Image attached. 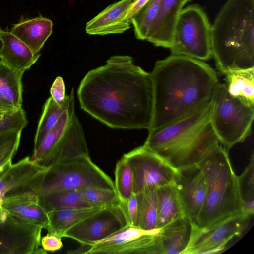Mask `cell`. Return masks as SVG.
I'll return each instance as SVG.
<instances>
[{
    "mask_svg": "<svg viewBox=\"0 0 254 254\" xmlns=\"http://www.w3.org/2000/svg\"><path fill=\"white\" fill-rule=\"evenodd\" d=\"M38 197L40 204L47 213L65 209L95 207L83 198L78 190L53 191Z\"/></svg>",
    "mask_w": 254,
    "mask_h": 254,
    "instance_id": "obj_26",
    "label": "cell"
},
{
    "mask_svg": "<svg viewBox=\"0 0 254 254\" xmlns=\"http://www.w3.org/2000/svg\"><path fill=\"white\" fill-rule=\"evenodd\" d=\"M28 123L24 110L0 111V134L13 130H22Z\"/></svg>",
    "mask_w": 254,
    "mask_h": 254,
    "instance_id": "obj_36",
    "label": "cell"
},
{
    "mask_svg": "<svg viewBox=\"0 0 254 254\" xmlns=\"http://www.w3.org/2000/svg\"><path fill=\"white\" fill-rule=\"evenodd\" d=\"M138 204L137 227L144 230L157 228V188H150L135 193Z\"/></svg>",
    "mask_w": 254,
    "mask_h": 254,
    "instance_id": "obj_30",
    "label": "cell"
},
{
    "mask_svg": "<svg viewBox=\"0 0 254 254\" xmlns=\"http://www.w3.org/2000/svg\"><path fill=\"white\" fill-rule=\"evenodd\" d=\"M61 237L53 234L48 233L42 238L41 244L46 251L55 252L63 246Z\"/></svg>",
    "mask_w": 254,
    "mask_h": 254,
    "instance_id": "obj_39",
    "label": "cell"
},
{
    "mask_svg": "<svg viewBox=\"0 0 254 254\" xmlns=\"http://www.w3.org/2000/svg\"><path fill=\"white\" fill-rule=\"evenodd\" d=\"M182 9L180 0H161L146 40L155 46L170 49L177 19Z\"/></svg>",
    "mask_w": 254,
    "mask_h": 254,
    "instance_id": "obj_19",
    "label": "cell"
},
{
    "mask_svg": "<svg viewBox=\"0 0 254 254\" xmlns=\"http://www.w3.org/2000/svg\"><path fill=\"white\" fill-rule=\"evenodd\" d=\"M42 229L22 222L7 214L4 220L0 223V254H47L43 248H40Z\"/></svg>",
    "mask_w": 254,
    "mask_h": 254,
    "instance_id": "obj_14",
    "label": "cell"
},
{
    "mask_svg": "<svg viewBox=\"0 0 254 254\" xmlns=\"http://www.w3.org/2000/svg\"><path fill=\"white\" fill-rule=\"evenodd\" d=\"M239 195L245 214L252 216L254 214V155L253 152L250 162L243 172L237 176Z\"/></svg>",
    "mask_w": 254,
    "mask_h": 254,
    "instance_id": "obj_31",
    "label": "cell"
},
{
    "mask_svg": "<svg viewBox=\"0 0 254 254\" xmlns=\"http://www.w3.org/2000/svg\"><path fill=\"white\" fill-rule=\"evenodd\" d=\"M89 155L82 127L75 113L63 136L39 164L49 167L76 157Z\"/></svg>",
    "mask_w": 254,
    "mask_h": 254,
    "instance_id": "obj_16",
    "label": "cell"
},
{
    "mask_svg": "<svg viewBox=\"0 0 254 254\" xmlns=\"http://www.w3.org/2000/svg\"><path fill=\"white\" fill-rule=\"evenodd\" d=\"M21 132L13 130L0 134V172L12 164L19 146Z\"/></svg>",
    "mask_w": 254,
    "mask_h": 254,
    "instance_id": "obj_34",
    "label": "cell"
},
{
    "mask_svg": "<svg viewBox=\"0 0 254 254\" xmlns=\"http://www.w3.org/2000/svg\"><path fill=\"white\" fill-rule=\"evenodd\" d=\"M89 187L115 190L111 178L92 161L89 155L82 156L47 167L36 193L40 195Z\"/></svg>",
    "mask_w": 254,
    "mask_h": 254,
    "instance_id": "obj_7",
    "label": "cell"
},
{
    "mask_svg": "<svg viewBox=\"0 0 254 254\" xmlns=\"http://www.w3.org/2000/svg\"><path fill=\"white\" fill-rule=\"evenodd\" d=\"M69 107L61 115L55 125L48 132L38 148L33 151L31 159L41 163L50 153L59 140L63 136L68 127L74 111V89L71 91Z\"/></svg>",
    "mask_w": 254,
    "mask_h": 254,
    "instance_id": "obj_25",
    "label": "cell"
},
{
    "mask_svg": "<svg viewBox=\"0 0 254 254\" xmlns=\"http://www.w3.org/2000/svg\"><path fill=\"white\" fill-rule=\"evenodd\" d=\"M51 97L57 103L63 104L65 99V87L63 79L58 76L53 82L50 89Z\"/></svg>",
    "mask_w": 254,
    "mask_h": 254,
    "instance_id": "obj_38",
    "label": "cell"
},
{
    "mask_svg": "<svg viewBox=\"0 0 254 254\" xmlns=\"http://www.w3.org/2000/svg\"><path fill=\"white\" fill-rule=\"evenodd\" d=\"M133 0H121L114 3L88 21L85 31L89 35H105L122 33L130 28L127 16Z\"/></svg>",
    "mask_w": 254,
    "mask_h": 254,
    "instance_id": "obj_18",
    "label": "cell"
},
{
    "mask_svg": "<svg viewBox=\"0 0 254 254\" xmlns=\"http://www.w3.org/2000/svg\"><path fill=\"white\" fill-rule=\"evenodd\" d=\"M83 198L93 206H104L119 202L115 190L89 187L78 190Z\"/></svg>",
    "mask_w": 254,
    "mask_h": 254,
    "instance_id": "obj_35",
    "label": "cell"
},
{
    "mask_svg": "<svg viewBox=\"0 0 254 254\" xmlns=\"http://www.w3.org/2000/svg\"><path fill=\"white\" fill-rule=\"evenodd\" d=\"M47 168L27 156L0 172V212L3 210L5 198L28 191L36 192Z\"/></svg>",
    "mask_w": 254,
    "mask_h": 254,
    "instance_id": "obj_15",
    "label": "cell"
},
{
    "mask_svg": "<svg viewBox=\"0 0 254 254\" xmlns=\"http://www.w3.org/2000/svg\"><path fill=\"white\" fill-rule=\"evenodd\" d=\"M207 182L204 204L194 227L200 229L243 212L237 176L226 149L218 144L197 164Z\"/></svg>",
    "mask_w": 254,
    "mask_h": 254,
    "instance_id": "obj_5",
    "label": "cell"
},
{
    "mask_svg": "<svg viewBox=\"0 0 254 254\" xmlns=\"http://www.w3.org/2000/svg\"><path fill=\"white\" fill-rule=\"evenodd\" d=\"M193 225L183 216L159 228L158 235L164 254H184L190 242Z\"/></svg>",
    "mask_w": 254,
    "mask_h": 254,
    "instance_id": "obj_22",
    "label": "cell"
},
{
    "mask_svg": "<svg viewBox=\"0 0 254 254\" xmlns=\"http://www.w3.org/2000/svg\"><path fill=\"white\" fill-rule=\"evenodd\" d=\"M77 94L83 110L111 128L148 130L151 126L150 72L135 64L130 56H111L105 64L89 71Z\"/></svg>",
    "mask_w": 254,
    "mask_h": 254,
    "instance_id": "obj_1",
    "label": "cell"
},
{
    "mask_svg": "<svg viewBox=\"0 0 254 254\" xmlns=\"http://www.w3.org/2000/svg\"><path fill=\"white\" fill-rule=\"evenodd\" d=\"M2 209L9 216L22 222L46 229L49 220L47 212L40 204L38 195L28 191L5 198Z\"/></svg>",
    "mask_w": 254,
    "mask_h": 254,
    "instance_id": "obj_17",
    "label": "cell"
},
{
    "mask_svg": "<svg viewBox=\"0 0 254 254\" xmlns=\"http://www.w3.org/2000/svg\"><path fill=\"white\" fill-rule=\"evenodd\" d=\"M71 96V93L66 95L64 102L62 104L56 103L51 97L46 100L34 138V151L38 148L48 132L55 125L63 113L68 109Z\"/></svg>",
    "mask_w": 254,
    "mask_h": 254,
    "instance_id": "obj_28",
    "label": "cell"
},
{
    "mask_svg": "<svg viewBox=\"0 0 254 254\" xmlns=\"http://www.w3.org/2000/svg\"><path fill=\"white\" fill-rule=\"evenodd\" d=\"M211 102L148 134L143 145L176 170L198 164L220 144L210 123Z\"/></svg>",
    "mask_w": 254,
    "mask_h": 254,
    "instance_id": "obj_3",
    "label": "cell"
},
{
    "mask_svg": "<svg viewBox=\"0 0 254 254\" xmlns=\"http://www.w3.org/2000/svg\"><path fill=\"white\" fill-rule=\"evenodd\" d=\"M224 75V83L231 96L254 104V68L231 71Z\"/></svg>",
    "mask_w": 254,
    "mask_h": 254,
    "instance_id": "obj_27",
    "label": "cell"
},
{
    "mask_svg": "<svg viewBox=\"0 0 254 254\" xmlns=\"http://www.w3.org/2000/svg\"><path fill=\"white\" fill-rule=\"evenodd\" d=\"M114 175L115 190L120 203L124 204L133 192V180L129 164L123 156L116 163Z\"/></svg>",
    "mask_w": 254,
    "mask_h": 254,
    "instance_id": "obj_33",
    "label": "cell"
},
{
    "mask_svg": "<svg viewBox=\"0 0 254 254\" xmlns=\"http://www.w3.org/2000/svg\"><path fill=\"white\" fill-rule=\"evenodd\" d=\"M0 108L7 110H13L18 109L15 108L0 91Z\"/></svg>",
    "mask_w": 254,
    "mask_h": 254,
    "instance_id": "obj_41",
    "label": "cell"
},
{
    "mask_svg": "<svg viewBox=\"0 0 254 254\" xmlns=\"http://www.w3.org/2000/svg\"><path fill=\"white\" fill-rule=\"evenodd\" d=\"M23 75L0 60V91L17 109L22 108Z\"/></svg>",
    "mask_w": 254,
    "mask_h": 254,
    "instance_id": "obj_29",
    "label": "cell"
},
{
    "mask_svg": "<svg viewBox=\"0 0 254 254\" xmlns=\"http://www.w3.org/2000/svg\"><path fill=\"white\" fill-rule=\"evenodd\" d=\"M157 198V228H161L173 220L185 216L173 182L158 187Z\"/></svg>",
    "mask_w": 254,
    "mask_h": 254,
    "instance_id": "obj_23",
    "label": "cell"
},
{
    "mask_svg": "<svg viewBox=\"0 0 254 254\" xmlns=\"http://www.w3.org/2000/svg\"><path fill=\"white\" fill-rule=\"evenodd\" d=\"M105 206L65 209L47 212L48 233L64 237L70 228Z\"/></svg>",
    "mask_w": 254,
    "mask_h": 254,
    "instance_id": "obj_24",
    "label": "cell"
},
{
    "mask_svg": "<svg viewBox=\"0 0 254 254\" xmlns=\"http://www.w3.org/2000/svg\"></svg>",
    "mask_w": 254,
    "mask_h": 254,
    "instance_id": "obj_44",
    "label": "cell"
},
{
    "mask_svg": "<svg viewBox=\"0 0 254 254\" xmlns=\"http://www.w3.org/2000/svg\"><path fill=\"white\" fill-rule=\"evenodd\" d=\"M192 0H180V4L182 8H184V6L189 3V2L192 1Z\"/></svg>",
    "mask_w": 254,
    "mask_h": 254,
    "instance_id": "obj_42",
    "label": "cell"
},
{
    "mask_svg": "<svg viewBox=\"0 0 254 254\" xmlns=\"http://www.w3.org/2000/svg\"><path fill=\"white\" fill-rule=\"evenodd\" d=\"M150 74L153 111L148 134L210 104L219 83L217 73L205 62L180 55L157 61Z\"/></svg>",
    "mask_w": 254,
    "mask_h": 254,
    "instance_id": "obj_2",
    "label": "cell"
},
{
    "mask_svg": "<svg viewBox=\"0 0 254 254\" xmlns=\"http://www.w3.org/2000/svg\"><path fill=\"white\" fill-rule=\"evenodd\" d=\"M173 183L184 216L194 227L206 195V178L197 164L176 170Z\"/></svg>",
    "mask_w": 254,
    "mask_h": 254,
    "instance_id": "obj_13",
    "label": "cell"
},
{
    "mask_svg": "<svg viewBox=\"0 0 254 254\" xmlns=\"http://www.w3.org/2000/svg\"><path fill=\"white\" fill-rule=\"evenodd\" d=\"M123 156L131 169L133 192L173 182L176 170L143 145Z\"/></svg>",
    "mask_w": 254,
    "mask_h": 254,
    "instance_id": "obj_11",
    "label": "cell"
},
{
    "mask_svg": "<svg viewBox=\"0 0 254 254\" xmlns=\"http://www.w3.org/2000/svg\"><path fill=\"white\" fill-rule=\"evenodd\" d=\"M161 0H150L131 18L135 37L146 40L156 17Z\"/></svg>",
    "mask_w": 254,
    "mask_h": 254,
    "instance_id": "obj_32",
    "label": "cell"
},
{
    "mask_svg": "<svg viewBox=\"0 0 254 254\" xmlns=\"http://www.w3.org/2000/svg\"><path fill=\"white\" fill-rule=\"evenodd\" d=\"M251 217L241 212L202 228L193 227L190 242L184 254L223 252L230 241L241 237L245 232Z\"/></svg>",
    "mask_w": 254,
    "mask_h": 254,
    "instance_id": "obj_10",
    "label": "cell"
},
{
    "mask_svg": "<svg viewBox=\"0 0 254 254\" xmlns=\"http://www.w3.org/2000/svg\"><path fill=\"white\" fill-rule=\"evenodd\" d=\"M129 225L120 202L106 206L68 230L64 237L89 245L105 239Z\"/></svg>",
    "mask_w": 254,
    "mask_h": 254,
    "instance_id": "obj_12",
    "label": "cell"
},
{
    "mask_svg": "<svg viewBox=\"0 0 254 254\" xmlns=\"http://www.w3.org/2000/svg\"><path fill=\"white\" fill-rule=\"evenodd\" d=\"M254 104L231 96L225 83H218L211 100V126L226 149L243 142L250 135Z\"/></svg>",
    "mask_w": 254,
    "mask_h": 254,
    "instance_id": "obj_6",
    "label": "cell"
},
{
    "mask_svg": "<svg viewBox=\"0 0 254 254\" xmlns=\"http://www.w3.org/2000/svg\"><path fill=\"white\" fill-rule=\"evenodd\" d=\"M159 229L144 230L128 225L114 235L67 253L86 254H164Z\"/></svg>",
    "mask_w": 254,
    "mask_h": 254,
    "instance_id": "obj_9",
    "label": "cell"
},
{
    "mask_svg": "<svg viewBox=\"0 0 254 254\" xmlns=\"http://www.w3.org/2000/svg\"><path fill=\"white\" fill-rule=\"evenodd\" d=\"M211 33V25L201 6L183 8L176 23L171 54L208 60L212 57Z\"/></svg>",
    "mask_w": 254,
    "mask_h": 254,
    "instance_id": "obj_8",
    "label": "cell"
},
{
    "mask_svg": "<svg viewBox=\"0 0 254 254\" xmlns=\"http://www.w3.org/2000/svg\"><path fill=\"white\" fill-rule=\"evenodd\" d=\"M53 22L39 16L15 24L10 32L24 42L35 54L40 51L52 33Z\"/></svg>",
    "mask_w": 254,
    "mask_h": 254,
    "instance_id": "obj_21",
    "label": "cell"
},
{
    "mask_svg": "<svg viewBox=\"0 0 254 254\" xmlns=\"http://www.w3.org/2000/svg\"><path fill=\"white\" fill-rule=\"evenodd\" d=\"M121 205L125 211L129 225L137 227L138 204L136 194L132 192L127 201Z\"/></svg>",
    "mask_w": 254,
    "mask_h": 254,
    "instance_id": "obj_37",
    "label": "cell"
},
{
    "mask_svg": "<svg viewBox=\"0 0 254 254\" xmlns=\"http://www.w3.org/2000/svg\"><path fill=\"white\" fill-rule=\"evenodd\" d=\"M150 0H133L128 11L127 16L130 18L136 14Z\"/></svg>",
    "mask_w": 254,
    "mask_h": 254,
    "instance_id": "obj_40",
    "label": "cell"
},
{
    "mask_svg": "<svg viewBox=\"0 0 254 254\" xmlns=\"http://www.w3.org/2000/svg\"><path fill=\"white\" fill-rule=\"evenodd\" d=\"M7 110L0 108V111Z\"/></svg>",
    "mask_w": 254,
    "mask_h": 254,
    "instance_id": "obj_43",
    "label": "cell"
},
{
    "mask_svg": "<svg viewBox=\"0 0 254 254\" xmlns=\"http://www.w3.org/2000/svg\"><path fill=\"white\" fill-rule=\"evenodd\" d=\"M211 46L222 74L254 68V0H227L211 25Z\"/></svg>",
    "mask_w": 254,
    "mask_h": 254,
    "instance_id": "obj_4",
    "label": "cell"
},
{
    "mask_svg": "<svg viewBox=\"0 0 254 254\" xmlns=\"http://www.w3.org/2000/svg\"><path fill=\"white\" fill-rule=\"evenodd\" d=\"M0 60L6 65L22 74L37 62L41 54H35L21 40L10 31L0 28Z\"/></svg>",
    "mask_w": 254,
    "mask_h": 254,
    "instance_id": "obj_20",
    "label": "cell"
}]
</instances>
